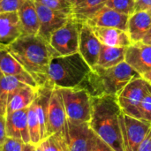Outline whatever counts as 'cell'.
<instances>
[{
  "instance_id": "8992f818",
  "label": "cell",
  "mask_w": 151,
  "mask_h": 151,
  "mask_svg": "<svg viewBox=\"0 0 151 151\" xmlns=\"http://www.w3.org/2000/svg\"><path fill=\"white\" fill-rule=\"evenodd\" d=\"M83 22L73 16L50 36L49 43L58 56H67L79 52L80 33Z\"/></svg>"
},
{
  "instance_id": "e0dca14e",
  "label": "cell",
  "mask_w": 151,
  "mask_h": 151,
  "mask_svg": "<svg viewBox=\"0 0 151 151\" xmlns=\"http://www.w3.org/2000/svg\"><path fill=\"white\" fill-rule=\"evenodd\" d=\"M21 35L18 12L0 13V47H8Z\"/></svg>"
},
{
  "instance_id": "9c48e42d",
  "label": "cell",
  "mask_w": 151,
  "mask_h": 151,
  "mask_svg": "<svg viewBox=\"0 0 151 151\" xmlns=\"http://www.w3.org/2000/svg\"><path fill=\"white\" fill-rule=\"evenodd\" d=\"M63 134L67 151H90L97 139L88 123H76L68 119Z\"/></svg>"
},
{
  "instance_id": "83f0119b",
  "label": "cell",
  "mask_w": 151,
  "mask_h": 151,
  "mask_svg": "<svg viewBox=\"0 0 151 151\" xmlns=\"http://www.w3.org/2000/svg\"><path fill=\"white\" fill-rule=\"evenodd\" d=\"M51 10L73 15V7L70 0H34Z\"/></svg>"
},
{
  "instance_id": "7c38bea8",
  "label": "cell",
  "mask_w": 151,
  "mask_h": 151,
  "mask_svg": "<svg viewBox=\"0 0 151 151\" xmlns=\"http://www.w3.org/2000/svg\"><path fill=\"white\" fill-rule=\"evenodd\" d=\"M102 43L96 36L92 27L83 22L79 42V53L92 68L97 65Z\"/></svg>"
},
{
  "instance_id": "f546056e",
  "label": "cell",
  "mask_w": 151,
  "mask_h": 151,
  "mask_svg": "<svg viewBox=\"0 0 151 151\" xmlns=\"http://www.w3.org/2000/svg\"><path fill=\"white\" fill-rule=\"evenodd\" d=\"M25 143L19 139L7 137L4 142L0 145V151H23Z\"/></svg>"
},
{
  "instance_id": "52a82bcc",
  "label": "cell",
  "mask_w": 151,
  "mask_h": 151,
  "mask_svg": "<svg viewBox=\"0 0 151 151\" xmlns=\"http://www.w3.org/2000/svg\"><path fill=\"white\" fill-rule=\"evenodd\" d=\"M151 90V85L142 77L131 81L117 96L118 103L126 115L133 118L140 119V105L147 95Z\"/></svg>"
},
{
  "instance_id": "cb8c5ba5",
  "label": "cell",
  "mask_w": 151,
  "mask_h": 151,
  "mask_svg": "<svg viewBox=\"0 0 151 151\" xmlns=\"http://www.w3.org/2000/svg\"><path fill=\"white\" fill-rule=\"evenodd\" d=\"M127 48V47H111L102 44L97 65L109 68L124 62Z\"/></svg>"
},
{
  "instance_id": "277c9868",
  "label": "cell",
  "mask_w": 151,
  "mask_h": 151,
  "mask_svg": "<svg viewBox=\"0 0 151 151\" xmlns=\"http://www.w3.org/2000/svg\"><path fill=\"white\" fill-rule=\"evenodd\" d=\"M91 67L77 52L52 58L49 66L48 79L54 87L70 88L79 87L87 78Z\"/></svg>"
},
{
  "instance_id": "d590c367",
  "label": "cell",
  "mask_w": 151,
  "mask_h": 151,
  "mask_svg": "<svg viewBox=\"0 0 151 151\" xmlns=\"http://www.w3.org/2000/svg\"><path fill=\"white\" fill-rule=\"evenodd\" d=\"M23 151H43L40 143L39 144H34V143H27L24 145Z\"/></svg>"
},
{
  "instance_id": "d4e9b609",
  "label": "cell",
  "mask_w": 151,
  "mask_h": 151,
  "mask_svg": "<svg viewBox=\"0 0 151 151\" xmlns=\"http://www.w3.org/2000/svg\"><path fill=\"white\" fill-rule=\"evenodd\" d=\"M27 123H28V129H29V134H30V142L34 144H39L42 142L40 124H39L38 117L35 111V108L33 103L28 107Z\"/></svg>"
},
{
  "instance_id": "ab89813d",
  "label": "cell",
  "mask_w": 151,
  "mask_h": 151,
  "mask_svg": "<svg viewBox=\"0 0 151 151\" xmlns=\"http://www.w3.org/2000/svg\"><path fill=\"white\" fill-rule=\"evenodd\" d=\"M147 12H148V13H149V14H150V15L151 16V8H150V9H149V10H148Z\"/></svg>"
},
{
  "instance_id": "f1b7e54d",
  "label": "cell",
  "mask_w": 151,
  "mask_h": 151,
  "mask_svg": "<svg viewBox=\"0 0 151 151\" xmlns=\"http://www.w3.org/2000/svg\"><path fill=\"white\" fill-rule=\"evenodd\" d=\"M140 119L151 123V90L147 93L141 103Z\"/></svg>"
},
{
  "instance_id": "7402d4cb",
  "label": "cell",
  "mask_w": 151,
  "mask_h": 151,
  "mask_svg": "<svg viewBox=\"0 0 151 151\" xmlns=\"http://www.w3.org/2000/svg\"><path fill=\"white\" fill-rule=\"evenodd\" d=\"M73 16L81 22H87L96 12L102 9L106 0H70Z\"/></svg>"
},
{
  "instance_id": "6da1fadb",
  "label": "cell",
  "mask_w": 151,
  "mask_h": 151,
  "mask_svg": "<svg viewBox=\"0 0 151 151\" xmlns=\"http://www.w3.org/2000/svg\"><path fill=\"white\" fill-rule=\"evenodd\" d=\"M6 49L38 86L49 81L48 72L50 61L58 56L49 42L38 35H21Z\"/></svg>"
},
{
  "instance_id": "4316f807",
  "label": "cell",
  "mask_w": 151,
  "mask_h": 151,
  "mask_svg": "<svg viewBox=\"0 0 151 151\" xmlns=\"http://www.w3.org/2000/svg\"><path fill=\"white\" fill-rule=\"evenodd\" d=\"M105 5L129 16L135 12V0H106Z\"/></svg>"
},
{
  "instance_id": "74e56055",
  "label": "cell",
  "mask_w": 151,
  "mask_h": 151,
  "mask_svg": "<svg viewBox=\"0 0 151 151\" xmlns=\"http://www.w3.org/2000/svg\"><path fill=\"white\" fill-rule=\"evenodd\" d=\"M150 37H151V27H150V31H149V33H148V35L145 36V38L142 40V42H143V41H145V40H147V39H149V38H150Z\"/></svg>"
},
{
  "instance_id": "4dcf8cb0",
  "label": "cell",
  "mask_w": 151,
  "mask_h": 151,
  "mask_svg": "<svg viewBox=\"0 0 151 151\" xmlns=\"http://www.w3.org/2000/svg\"><path fill=\"white\" fill-rule=\"evenodd\" d=\"M26 0H0V13L18 12Z\"/></svg>"
},
{
  "instance_id": "f35d334b",
  "label": "cell",
  "mask_w": 151,
  "mask_h": 151,
  "mask_svg": "<svg viewBox=\"0 0 151 151\" xmlns=\"http://www.w3.org/2000/svg\"><path fill=\"white\" fill-rule=\"evenodd\" d=\"M143 42H144V43H147V44H150V45H151V37L150 38H149V39H147V40H145V41H143Z\"/></svg>"
},
{
  "instance_id": "5b68a950",
  "label": "cell",
  "mask_w": 151,
  "mask_h": 151,
  "mask_svg": "<svg viewBox=\"0 0 151 151\" xmlns=\"http://www.w3.org/2000/svg\"><path fill=\"white\" fill-rule=\"evenodd\" d=\"M59 90L67 119L76 123H89L92 114V102L89 93L80 87L59 88Z\"/></svg>"
},
{
  "instance_id": "3957f363",
  "label": "cell",
  "mask_w": 151,
  "mask_h": 151,
  "mask_svg": "<svg viewBox=\"0 0 151 151\" xmlns=\"http://www.w3.org/2000/svg\"><path fill=\"white\" fill-rule=\"evenodd\" d=\"M139 77L141 75L126 61L109 68L96 65L91 68L90 73L79 87L86 89L91 96H118L131 81Z\"/></svg>"
},
{
  "instance_id": "e575fe53",
  "label": "cell",
  "mask_w": 151,
  "mask_h": 151,
  "mask_svg": "<svg viewBox=\"0 0 151 151\" xmlns=\"http://www.w3.org/2000/svg\"><path fill=\"white\" fill-rule=\"evenodd\" d=\"M138 151H151V128L142 141Z\"/></svg>"
},
{
  "instance_id": "ac0fdd59",
  "label": "cell",
  "mask_w": 151,
  "mask_h": 151,
  "mask_svg": "<svg viewBox=\"0 0 151 151\" xmlns=\"http://www.w3.org/2000/svg\"><path fill=\"white\" fill-rule=\"evenodd\" d=\"M92 29L100 42L111 47H128L133 42L127 31L114 28L92 27Z\"/></svg>"
},
{
  "instance_id": "484cf974",
  "label": "cell",
  "mask_w": 151,
  "mask_h": 151,
  "mask_svg": "<svg viewBox=\"0 0 151 151\" xmlns=\"http://www.w3.org/2000/svg\"><path fill=\"white\" fill-rule=\"evenodd\" d=\"M40 145L43 151H67L63 132L53 134L43 139Z\"/></svg>"
},
{
  "instance_id": "8fae6325",
  "label": "cell",
  "mask_w": 151,
  "mask_h": 151,
  "mask_svg": "<svg viewBox=\"0 0 151 151\" xmlns=\"http://www.w3.org/2000/svg\"><path fill=\"white\" fill-rule=\"evenodd\" d=\"M34 2L37 10L40 22L38 35L49 42L51 35L57 29L61 27L73 15H68L61 12L51 10L35 1Z\"/></svg>"
},
{
  "instance_id": "4fadbf2b",
  "label": "cell",
  "mask_w": 151,
  "mask_h": 151,
  "mask_svg": "<svg viewBox=\"0 0 151 151\" xmlns=\"http://www.w3.org/2000/svg\"><path fill=\"white\" fill-rule=\"evenodd\" d=\"M125 61L142 76L151 69V45L133 42L127 48Z\"/></svg>"
},
{
  "instance_id": "8d00e7d4",
  "label": "cell",
  "mask_w": 151,
  "mask_h": 151,
  "mask_svg": "<svg viewBox=\"0 0 151 151\" xmlns=\"http://www.w3.org/2000/svg\"><path fill=\"white\" fill-rule=\"evenodd\" d=\"M141 77H142L144 81H146L149 84H150L151 85V69L150 71H148L147 73H143Z\"/></svg>"
},
{
  "instance_id": "1f68e13d",
  "label": "cell",
  "mask_w": 151,
  "mask_h": 151,
  "mask_svg": "<svg viewBox=\"0 0 151 151\" xmlns=\"http://www.w3.org/2000/svg\"><path fill=\"white\" fill-rule=\"evenodd\" d=\"M90 151H115L110 145H108L106 142H104L103 140H101L99 137H97L96 142L93 148Z\"/></svg>"
},
{
  "instance_id": "5bb4252c",
  "label": "cell",
  "mask_w": 151,
  "mask_h": 151,
  "mask_svg": "<svg viewBox=\"0 0 151 151\" xmlns=\"http://www.w3.org/2000/svg\"><path fill=\"white\" fill-rule=\"evenodd\" d=\"M129 15L115 11L106 5L96 12L86 23L91 27H114L127 32Z\"/></svg>"
},
{
  "instance_id": "9a60e30c",
  "label": "cell",
  "mask_w": 151,
  "mask_h": 151,
  "mask_svg": "<svg viewBox=\"0 0 151 151\" xmlns=\"http://www.w3.org/2000/svg\"><path fill=\"white\" fill-rule=\"evenodd\" d=\"M27 112L28 108H26L5 115L7 137L21 140L25 144L30 142Z\"/></svg>"
},
{
  "instance_id": "603a6c76",
  "label": "cell",
  "mask_w": 151,
  "mask_h": 151,
  "mask_svg": "<svg viewBox=\"0 0 151 151\" xmlns=\"http://www.w3.org/2000/svg\"><path fill=\"white\" fill-rule=\"evenodd\" d=\"M0 71L5 75L19 76L34 80L22 65L12 56L7 49L4 47H0Z\"/></svg>"
},
{
  "instance_id": "ffe728a7",
  "label": "cell",
  "mask_w": 151,
  "mask_h": 151,
  "mask_svg": "<svg viewBox=\"0 0 151 151\" xmlns=\"http://www.w3.org/2000/svg\"><path fill=\"white\" fill-rule=\"evenodd\" d=\"M22 35H37L40 22L34 0H26L18 11Z\"/></svg>"
},
{
  "instance_id": "ba28073f",
  "label": "cell",
  "mask_w": 151,
  "mask_h": 151,
  "mask_svg": "<svg viewBox=\"0 0 151 151\" xmlns=\"http://www.w3.org/2000/svg\"><path fill=\"white\" fill-rule=\"evenodd\" d=\"M122 141L125 151H138L151 128V123L138 119L123 112L119 116Z\"/></svg>"
},
{
  "instance_id": "836d02e7",
  "label": "cell",
  "mask_w": 151,
  "mask_h": 151,
  "mask_svg": "<svg viewBox=\"0 0 151 151\" xmlns=\"http://www.w3.org/2000/svg\"><path fill=\"white\" fill-rule=\"evenodd\" d=\"M151 8V0H135V12L148 11Z\"/></svg>"
},
{
  "instance_id": "d6a6232c",
  "label": "cell",
  "mask_w": 151,
  "mask_h": 151,
  "mask_svg": "<svg viewBox=\"0 0 151 151\" xmlns=\"http://www.w3.org/2000/svg\"><path fill=\"white\" fill-rule=\"evenodd\" d=\"M7 138L6 134V119L5 116L0 115V145H2Z\"/></svg>"
},
{
  "instance_id": "44dd1931",
  "label": "cell",
  "mask_w": 151,
  "mask_h": 151,
  "mask_svg": "<svg viewBox=\"0 0 151 151\" xmlns=\"http://www.w3.org/2000/svg\"><path fill=\"white\" fill-rule=\"evenodd\" d=\"M36 88L30 85H24L17 89L10 97L7 104L6 114L28 108L35 100Z\"/></svg>"
},
{
  "instance_id": "2e32d148",
  "label": "cell",
  "mask_w": 151,
  "mask_h": 151,
  "mask_svg": "<svg viewBox=\"0 0 151 151\" xmlns=\"http://www.w3.org/2000/svg\"><path fill=\"white\" fill-rule=\"evenodd\" d=\"M30 85L34 88L39 87L34 80L5 75L0 71V115L5 116L8 101L11 96L24 85Z\"/></svg>"
},
{
  "instance_id": "d6986e66",
  "label": "cell",
  "mask_w": 151,
  "mask_h": 151,
  "mask_svg": "<svg viewBox=\"0 0 151 151\" xmlns=\"http://www.w3.org/2000/svg\"><path fill=\"white\" fill-rule=\"evenodd\" d=\"M151 27V16L147 11L135 12L129 16L127 34L132 42H142Z\"/></svg>"
},
{
  "instance_id": "30bf717a",
  "label": "cell",
  "mask_w": 151,
  "mask_h": 151,
  "mask_svg": "<svg viewBox=\"0 0 151 151\" xmlns=\"http://www.w3.org/2000/svg\"><path fill=\"white\" fill-rule=\"evenodd\" d=\"M66 122L67 117L60 90L58 88L54 87L47 112L45 138L53 134L64 132L66 127Z\"/></svg>"
},
{
  "instance_id": "7a4b0ae2",
  "label": "cell",
  "mask_w": 151,
  "mask_h": 151,
  "mask_svg": "<svg viewBox=\"0 0 151 151\" xmlns=\"http://www.w3.org/2000/svg\"><path fill=\"white\" fill-rule=\"evenodd\" d=\"M92 114L89 126L95 134L115 151H125L119 116L122 110L117 96H91Z\"/></svg>"
}]
</instances>
